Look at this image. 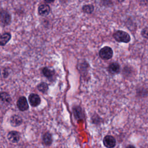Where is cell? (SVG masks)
Listing matches in <instances>:
<instances>
[{
  "label": "cell",
  "mask_w": 148,
  "mask_h": 148,
  "mask_svg": "<svg viewBox=\"0 0 148 148\" xmlns=\"http://www.w3.org/2000/svg\"><path fill=\"white\" fill-rule=\"evenodd\" d=\"M17 106L20 111H23V112L27 110L29 108L28 103L25 97L22 96L18 99L17 101Z\"/></svg>",
  "instance_id": "4"
},
{
  "label": "cell",
  "mask_w": 148,
  "mask_h": 148,
  "mask_svg": "<svg viewBox=\"0 0 148 148\" xmlns=\"http://www.w3.org/2000/svg\"><path fill=\"white\" fill-rule=\"evenodd\" d=\"M94 6L91 4H87L85 5L82 7V10L84 13H87V14H90L92 13L94 11Z\"/></svg>",
  "instance_id": "17"
},
{
  "label": "cell",
  "mask_w": 148,
  "mask_h": 148,
  "mask_svg": "<svg viewBox=\"0 0 148 148\" xmlns=\"http://www.w3.org/2000/svg\"><path fill=\"white\" fill-rule=\"evenodd\" d=\"M47 3H52L54 1V0H44Z\"/></svg>",
  "instance_id": "20"
},
{
  "label": "cell",
  "mask_w": 148,
  "mask_h": 148,
  "mask_svg": "<svg viewBox=\"0 0 148 148\" xmlns=\"http://www.w3.org/2000/svg\"><path fill=\"white\" fill-rule=\"evenodd\" d=\"M42 73L43 76L49 80H52L54 76V71L47 67H44L42 70Z\"/></svg>",
  "instance_id": "12"
},
{
  "label": "cell",
  "mask_w": 148,
  "mask_h": 148,
  "mask_svg": "<svg viewBox=\"0 0 148 148\" xmlns=\"http://www.w3.org/2000/svg\"><path fill=\"white\" fill-rule=\"evenodd\" d=\"M0 101L4 103H10L12 101V98L10 95L6 92H0Z\"/></svg>",
  "instance_id": "15"
},
{
  "label": "cell",
  "mask_w": 148,
  "mask_h": 148,
  "mask_svg": "<svg viewBox=\"0 0 148 148\" xmlns=\"http://www.w3.org/2000/svg\"><path fill=\"white\" fill-rule=\"evenodd\" d=\"M0 22L3 25H9L11 22V16L6 10L2 9L0 11Z\"/></svg>",
  "instance_id": "3"
},
{
  "label": "cell",
  "mask_w": 148,
  "mask_h": 148,
  "mask_svg": "<svg viewBox=\"0 0 148 148\" xmlns=\"http://www.w3.org/2000/svg\"><path fill=\"white\" fill-rule=\"evenodd\" d=\"M103 145L107 148H113L116 146L115 138L111 135H106L103 139Z\"/></svg>",
  "instance_id": "5"
},
{
  "label": "cell",
  "mask_w": 148,
  "mask_h": 148,
  "mask_svg": "<svg viewBox=\"0 0 148 148\" xmlns=\"http://www.w3.org/2000/svg\"><path fill=\"white\" fill-rule=\"evenodd\" d=\"M73 113L75 116V117L77 120H81L84 117L82 108L80 106H76L74 107L73 108Z\"/></svg>",
  "instance_id": "14"
},
{
  "label": "cell",
  "mask_w": 148,
  "mask_h": 148,
  "mask_svg": "<svg viewBox=\"0 0 148 148\" xmlns=\"http://www.w3.org/2000/svg\"><path fill=\"white\" fill-rule=\"evenodd\" d=\"M108 69L110 73L112 75H115L119 73L120 70V66L119 63L113 62L109 65Z\"/></svg>",
  "instance_id": "10"
},
{
  "label": "cell",
  "mask_w": 148,
  "mask_h": 148,
  "mask_svg": "<svg viewBox=\"0 0 148 148\" xmlns=\"http://www.w3.org/2000/svg\"><path fill=\"white\" fill-rule=\"evenodd\" d=\"M113 50L109 46H104L99 51V57L103 60H109L113 56Z\"/></svg>",
  "instance_id": "2"
},
{
  "label": "cell",
  "mask_w": 148,
  "mask_h": 148,
  "mask_svg": "<svg viewBox=\"0 0 148 148\" xmlns=\"http://www.w3.org/2000/svg\"><path fill=\"white\" fill-rule=\"evenodd\" d=\"M126 148H136L134 146H133V145H128L127 147H126Z\"/></svg>",
  "instance_id": "19"
},
{
  "label": "cell",
  "mask_w": 148,
  "mask_h": 148,
  "mask_svg": "<svg viewBox=\"0 0 148 148\" xmlns=\"http://www.w3.org/2000/svg\"><path fill=\"white\" fill-rule=\"evenodd\" d=\"M10 125L13 127H18L23 123L22 118L17 114L13 115L10 119Z\"/></svg>",
  "instance_id": "9"
},
{
  "label": "cell",
  "mask_w": 148,
  "mask_h": 148,
  "mask_svg": "<svg viewBox=\"0 0 148 148\" xmlns=\"http://www.w3.org/2000/svg\"><path fill=\"white\" fill-rule=\"evenodd\" d=\"M28 101L30 105L33 107H36L39 105L41 102L40 97L35 93H31L28 96Z\"/></svg>",
  "instance_id": "6"
},
{
  "label": "cell",
  "mask_w": 148,
  "mask_h": 148,
  "mask_svg": "<svg viewBox=\"0 0 148 148\" xmlns=\"http://www.w3.org/2000/svg\"><path fill=\"white\" fill-rule=\"evenodd\" d=\"M53 142L51 134L49 132H45L42 136V143L45 146H50Z\"/></svg>",
  "instance_id": "11"
},
{
  "label": "cell",
  "mask_w": 148,
  "mask_h": 148,
  "mask_svg": "<svg viewBox=\"0 0 148 148\" xmlns=\"http://www.w3.org/2000/svg\"><path fill=\"white\" fill-rule=\"evenodd\" d=\"M141 35L143 37L148 39V28H145L142 30Z\"/></svg>",
  "instance_id": "18"
},
{
  "label": "cell",
  "mask_w": 148,
  "mask_h": 148,
  "mask_svg": "<svg viewBox=\"0 0 148 148\" xmlns=\"http://www.w3.org/2000/svg\"><path fill=\"white\" fill-rule=\"evenodd\" d=\"M113 38L119 42L128 43L131 40V37L130 35L122 30H118L113 34Z\"/></svg>",
  "instance_id": "1"
},
{
  "label": "cell",
  "mask_w": 148,
  "mask_h": 148,
  "mask_svg": "<svg viewBox=\"0 0 148 148\" xmlns=\"http://www.w3.org/2000/svg\"><path fill=\"white\" fill-rule=\"evenodd\" d=\"M11 39V34L9 32H5L0 35V46H5Z\"/></svg>",
  "instance_id": "13"
},
{
  "label": "cell",
  "mask_w": 148,
  "mask_h": 148,
  "mask_svg": "<svg viewBox=\"0 0 148 148\" xmlns=\"http://www.w3.org/2000/svg\"><path fill=\"white\" fill-rule=\"evenodd\" d=\"M37 88L39 91L43 93H46L49 89V86L46 83L42 82L37 86Z\"/></svg>",
  "instance_id": "16"
},
{
  "label": "cell",
  "mask_w": 148,
  "mask_h": 148,
  "mask_svg": "<svg viewBox=\"0 0 148 148\" xmlns=\"http://www.w3.org/2000/svg\"><path fill=\"white\" fill-rule=\"evenodd\" d=\"M21 138L20 133L16 131H9L7 135L8 139L12 143H17Z\"/></svg>",
  "instance_id": "7"
},
{
  "label": "cell",
  "mask_w": 148,
  "mask_h": 148,
  "mask_svg": "<svg viewBox=\"0 0 148 148\" xmlns=\"http://www.w3.org/2000/svg\"><path fill=\"white\" fill-rule=\"evenodd\" d=\"M50 12V8L48 5L42 4L38 7V13L42 16H47Z\"/></svg>",
  "instance_id": "8"
},
{
  "label": "cell",
  "mask_w": 148,
  "mask_h": 148,
  "mask_svg": "<svg viewBox=\"0 0 148 148\" xmlns=\"http://www.w3.org/2000/svg\"><path fill=\"white\" fill-rule=\"evenodd\" d=\"M117 1L118 2L121 3V2H123V1H124V0H117Z\"/></svg>",
  "instance_id": "21"
}]
</instances>
